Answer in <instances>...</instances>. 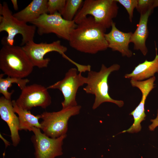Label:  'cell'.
<instances>
[{
    "label": "cell",
    "mask_w": 158,
    "mask_h": 158,
    "mask_svg": "<svg viewBox=\"0 0 158 158\" xmlns=\"http://www.w3.org/2000/svg\"><path fill=\"white\" fill-rule=\"evenodd\" d=\"M66 1V0H48V13L50 14H53L56 13H58L61 14Z\"/></svg>",
    "instance_id": "obj_21"
},
{
    "label": "cell",
    "mask_w": 158,
    "mask_h": 158,
    "mask_svg": "<svg viewBox=\"0 0 158 158\" xmlns=\"http://www.w3.org/2000/svg\"><path fill=\"white\" fill-rule=\"evenodd\" d=\"M82 0H66V4L61 15L65 19L72 21L82 6Z\"/></svg>",
    "instance_id": "obj_20"
},
{
    "label": "cell",
    "mask_w": 158,
    "mask_h": 158,
    "mask_svg": "<svg viewBox=\"0 0 158 158\" xmlns=\"http://www.w3.org/2000/svg\"><path fill=\"white\" fill-rule=\"evenodd\" d=\"M78 69L72 68L65 74L61 80L50 85L48 89H58L62 93L64 100L61 102L62 109L78 105L76 97L79 88L86 84V78L83 76L81 73H78Z\"/></svg>",
    "instance_id": "obj_9"
},
{
    "label": "cell",
    "mask_w": 158,
    "mask_h": 158,
    "mask_svg": "<svg viewBox=\"0 0 158 158\" xmlns=\"http://www.w3.org/2000/svg\"><path fill=\"white\" fill-rule=\"evenodd\" d=\"M47 0H33L26 7L13 14L18 20L27 23L47 13Z\"/></svg>",
    "instance_id": "obj_16"
},
{
    "label": "cell",
    "mask_w": 158,
    "mask_h": 158,
    "mask_svg": "<svg viewBox=\"0 0 158 158\" xmlns=\"http://www.w3.org/2000/svg\"><path fill=\"white\" fill-rule=\"evenodd\" d=\"M12 101L6 99L4 97H0V115L1 119L7 124L11 132L12 145L17 146L20 139L18 131L19 121L18 117L15 114Z\"/></svg>",
    "instance_id": "obj_14"
},
{
    "label": "cell",
    "mask_w": 158,
    "mask_h": 158,
    "mask_svg": "<svg viewBox=\"0 0 158 158\" xmlns=\"http://www.w3.org/2000/svg\"><path fill=\"white\" fill-rule=\"evenodd\" d=\"M116 0H85L73 20L77 24L90 15L106 29L111 27L113 20L117 16L119 7Z\"/></svg>",
    "instance_id": "obj_5"
},
{
    "label": "cell",
    "mask_w": 158,
    "mask_h": 158,
    "mask_svg": "<svg viewBox=\"0 0 158 158\" xmlns=\"http://www.w3.org/2000/svg\"><path fill=\"white\" fill-rule=\"evenodd\" d=\"M34 66L39 68L47 67L50 61L49 58H44L47 53L52 51H56L61 54L66 59L76 67L79 64L74 61L65 54L67 51L66 47L62 45L59 40L54 41L51 43L41 42L36 43L34 41L29 42L22 47Z\"/></svg>",
    "instance_id": "obj_8"
},
{
    "label": "cell",
    "mask_w": 158,
    "mask_h": 158,
    "mask_svg": "<svg viewBox=\"0 0 158 158\" xmlns=\"http://www.w3.org/2000/svg\"><path fill=\"white\" fill-rule=\"evenodd\" d=\"M34 67L22 47L3 45L0 50V69L4 75L23 78L32 73Z\"/></svg>",
    "instance_id": "obj_3"
},
{
    "label": "cell",
    "mask_w": 158,
    "mask_h": 158,
    "mask_svg": "<svg viewBox=\"0 0 158 158\" xmlns=\"http://www.w3.org/2000/svg\"><path fill=\"white\" fill-rule=\"evenodd\" d=\"M0 137L4 142L6 147L10 145V142L6 140L3 137L1 134H0Z\"/></svg>",
    "instance_id": "obj_26"
},
{
    "label": "cell",
    "mask_w": 158,
    "mask_h": 158,
    "mask_svg": "<svg viewBox=\"0 0 158 158\" xmlns=\"http://www.w3.org/2000/svg\"><path fill=\"white\" fill-rule=\"evenodd\" d=\"M158 73V54L156 47V56L152 61L146 60L135 66L130 73L126 74L124 77L131 80L141 81L154 76Z\"/></svg>",
    "instance_id": "obj_17"
},
{
    "label": "cell",
    "mask_w": 158,
    "mask_h": 158,
    "mask_svg": "<svg viewBox=\"0 0 158 158\" xmlns=\"http://www.w3.org/2000/svg\"><path fill=\"white\" fill-rule=\"evenodd\" d=\"M155 76L145 80L138 81L132 80H130L131 86L136 87L141 91L142 96L138 105L129 115H132L134 122L128 129L123 131L121 133L127 132L130 133H137L141 130V122L145 120L146 115L145 113V104L147 97L150 92L154 88Z\"/></svg>",
    "instance_id": "obj_12"
},
{
    "label": "cell",
    "mask_w": 158,
    "mask_h": 158,
    "mask_svg": "<svg viewBox=\"0 0 158 158\" xmlns=\"http://www.w3.org/2000/svg\"><path fill=\"white\" fill-rule=\"evenodd\" d=\"M16 103L23 109L30 110L37 107L45 109L51 104V100L47 88L35 83L26 85L21 90Z\"/></svg>",
    "instance_id": "obj_11"
},
{
    "label": "cell",
    "mask_w": 158,
    "mask_h": 158,
    "mask_svg": "<svg viewBox=\"0 0 158 158\" xmlns=\"http://www.w3.org/2000/svg\"><path fill=\"white\" fill-rule=\"evenodd\" d=\"M154 0H138L136 9L140 15L145 13L153 8Z\"/></svg>",
    "instance_id": "obj_23"
},
{
    "label": "cell",
    "mask_w": 158,
    "mask_h": 158,
    "mask_svg": "<svg viewBox=\"0 0 158 158\" xmlns=\"http://www.w3.org/2000/svg\"><path fill=\"white\" fill-rule=\"evenodd\" d=\"M152 123L149 126V128L150 131H154L158 126V109L157 110V116L155 118L150 120Z\"/></svg>",
    "instance_id": "obj_24"
},
{
    "label": "cell",
    "mask_w": 158,
    "mask_h": 158,
    "mask_svg": "<svg viewBox=\"0 0 158 158\" xmlns=\"http://www.w3.org/2000/svg\"><path fill=\"white\" fill-rule=\"evenodd\" d=\"M11 1L13 4L14 9L15 10H17L18 9V8L17 0H11Z\"/></svg>",
    "instance_id": "obj_25"
},
{
    "label": "cell",
    "mask_w": 158,
    "mask_h": 158,
    "mask_svg": "<svg viewBox=\"0 0 158 158\" xmlns=\"http://www.w3.org/2000/svg\"><path fill=\"white\" fill-rule=\"evenodd\" d=\"M153 10L152 9L150 10L145 13L140 15L137 28L132 33L130 39V43L134 44V49L139 50L144 56H146L148 51L146 45L149 35L147 23L149 17Z\"/></svg>",
    "instance_id": "obj_15"
},
{
    "label": "cell",
    "mask_w": 158,
    "mask_h": 158,
    "mask_svg": "<svg viewBox=\"0 0 158 158\" xmlns=\"http://www.w3.org/2000/svg\"><path fill=\"white\" fill-rule=\"evenodd\" d=\"M36 28L34 25H28L15 18L6 2L0 4V32L5 31L8 34L2 40L3 45H14V39L17 34L22 36V46L34 41Z\"/></svg>",
    "instance_id": "obj_4"
},
{
    "label": "cell",
    "mask_w": 158,
    "mask_h": 158,
    "mask_svg": "<svg viewBox=\"0 0 158 158\" xmlns=\"http://www.w3.org/2000/svg\"><path fill=\"white\" fill-rule=\"evenodd\" d=\"M117 3L123 6L126 10L130 22L133 17V12L137 6L138 0H116Z\"/></svg>",
    "instance_id": "obj_22"
},
{
    "label": "cell",
    "mask_w": 158,
    "mask_h": 158,
    "mask_svg": "<svg viewBox=\"0 0 158 158\" xmlns=\"http://www.w3.org/2000/svg\"><path fill=\"white\" fill-rule=\"evenodd\" d=\"M120 68V65L118 64H113L108 67L102 64L99 71H90L88 72L86 77L87 85L83 90L86 93L95 96L92 107L93 109H96L105 102L114 103L120 107L123 106V101L112 99L109 93L108 77L112 72L119 70Z\"/></svg>",
    "instance_id": "obj_2"
},
{
    "label": "cell",
    "mask_w": 158,
    "mask_h": 158,
    "mask_svg": "<svg viewBox=\"0 0 158 158\" xmlns=\"http://www.w3.org/2000/svg\"><path fill=\"white\" fill-rule=\"evenodd\" d=\"M31 138L35 150V158H55L63 154L62 145L67 135L59 138H50L42 133L41 129L33 127Z\"/></svg>",
    "instance_id": "obj_10"
},
{
    "label": "cell",
    "mask_w": 158,
    "mask_h": 158,
    "mask_svg": "<svg viewBox=\"0 0 158 158\" xmlns=\"http://www.w3.org/2000/svg\"><path fill=\"white\" fill-rule=\"evenodd\" d=\"M81 108L78 105L56 112H43L40 115L42 120L41 129L44 134L52 138L66 135L69 120L71 116L78 114Z\"/></svg>",
    "instance_id": "obj_6"
},
{
    "label": "cell",
    "mask_w": 158,
    "mask_h": 158,
    "mask_svg": "<svg viewBox=\"0 0 158 158\" xmlns=\"http://www.w3.org/2000/svg\"><path fill=\"white\" fill-rule=\"evenodd\" d=\"M77 24L68 40L71 47L79 51L91 54L108 48L105 36L107 29L97 23L92 16L86 17Z\"/></svg>",
    "instance_id": "obj_1"
},
{
    "label": "cell",
    "mask_w": 158,
    "mask_h": 158,
    "mask_svg": "<svg viewBox=\"0 0 158 158\" xmlns=\"http://www.w3.org/2000/svg\"><path fill=\"white\" fill-rule=\"evenodd\" d=\"M4 74H0V93L7 99L11 100V96L14 92L12 90L11 92L8 91V89L12 85V84H16L22 90L30 82V80L27 78L12 77L7 76L5 78H3Z\"/></svg>",
    "instance_id": "obj_19"
},
{
    "label": "cell",
    "mask_w": 158,
    "mask_h": 158,
    "mask_svg": "<svg viewBox=\"0 0 158 158\" xmlns=\"http://www.w3.org/2000/svg\"><path fill=\"white\" fill-rule=\"evenodd\" d=\"M158 6V0H154L153 8Z\"/></svg>",
    "instance_id": "obj_27"
},
{
    "label": "cell",
    "mask_w": 158,
    "mask_h": 158,
    "mask_svg": "<svg viewBox=\"0 0 158 158\" xmlns=\"http://www.w3.org/2000/svg\"><path fill=\"white\" fill-rule=\"evenodd\" d=\"M110 32L105 35L108 48L114 51H118L123 56L131 57L133 55L130 49L129 44L132 34V32H125L120 31L116 27V23L112 22Z\"/></svg>",
    "instance_id": "obj_13"
},
{
    "label": "cell",
    "mask_w": 158,
    "mask_h": 158,
    "mask_svg": "<svg viewBox=\"0 0 158 158\" xmlns=\"http://www.w3.org/2000/svg\"><path fill=\"white\" fill-rule=\"evenodd\" d=\"M30 23L37 28V32L40 35L53 33L68 41L71 32L77 26L73 20H66L58 13L44 14Z\"/></svg>",
    "instance_id": "obj_7"
},
{
    "label": "cell",
    "mask_w": 158,
    "mask_h": 158,
    "mask_svg": "<svg viewBox=\"0 0 158 158\" xmlns=\"http://www.w3.org/2000/svg\"><path fill=\"white\" fill-rule=\"evenodd\" d=\"M13 107L15 113L18 115L19 121V130L31 131L33 127L41 129L42 128L39 120L40 118V115L35 116L31 113L30 110H27L18 106L16 101H12Z\"/></svg>",
    "instance_id": "obj_18"
}]
</instances>
